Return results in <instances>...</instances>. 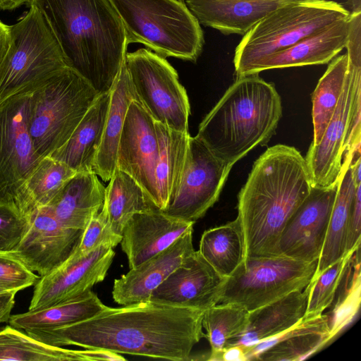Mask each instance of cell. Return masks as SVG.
Segmentation results:
<instances>
[{"label": "cell", "mask_w": 361, "mask_h": 361, "mask_svg": "<svg viewBox=\"0 0 361 361\" xmlns=\"http://www.w3.org/2000/svg\"><path fill=\"white\" fill-rule=\"evenodd\" d=\"M226 280L194 250L152 293L149 300L205 311L219 303Z\"/></svg>", "instance_id": "cell-17"}, {"label": "cell", "mask_w": 361, "mask_h": 361, "mask_svg": "<svg viewBox=\"0 0 361 361\" xmlns=\"http://www.w3.org/2000/svg\"><path fill=\"white\" fill-rule=\"evenodd\" d=\"M28 227L12 252L41 277L63 265L75 252L82 230L63 226L48 206L28 217Z\"/></svg>", "instance_id": "cell-15"}, {"label": "cell", "mask_w": 361, "mask_h": 361, "mask_svg": "<svg viewBox=\"0 0 361 361\" xmlns=\"http://www.w3.org/2000/svg\"><path fill=\"white\" fill-rule=\"evenodd\" d=\"M109 180L102 209L116 234L122 235L134 214L159 210L138 183L118 168L116 167Z\"/></svg>", "instance_id": "cell-32"}, {"label": "cell", "mask_w": 361, "mask_h": 361, "mask_svg": "<svg viewBox=\"0 0 361 361\" xmlns=\"http://www.w3.org/2000/svg\"><path fill=\"white\" fill-rule=\"evenodd\" d=\"M351 159L350 151L343 154L337 192L322 251L312 279L345 255L348 224L357 187L353 177Z\"/></svg>", "instance_id": "cell-27"}, {"label": "cell", "mask_w": 361, "mask_h": 361, "mask_svg": "<svg viewBox=\"0 0 361 361\" xmlns=\"http://www.w3.org/2000/svg\"><path fill=\"white\" fill-rule=\"evenodd\" d=\"M32 92L0 102V202H13L19 188L39 163L29 133Z\"/></svg>", "instance_id": "cell-13"}, {"label": "cell", "mask_w": 361, "mask_h": 361, "mask_svg": "<svg viewBox=\"0 0 361 361\" xmlns=\"http://www.w3.org/2000/svg\"><path fill=\"white\" fill-rule=\"evenodd\" d=\"M110 92L111 99L102 139L92 167V172L104 181L110 180L116 169L117 150L128 108L133 99L137 100L125 59Z\"/></svg>", "instance_id": "cell-28"}, {"label": "cell", "mask_w": 361, "mask_h": 361, "mask_svg": "<svg viewBox=\"0 0 361 361\" xmlns=\"http://www.w3.org/2000/svg\"><path fill=\"white\" fill-rule=\"evenodd\" d=\"M123 25L127 44L141 43L163 57L195 62L203 31L185 2L176 0H110Z\"/></svg>", "instance_id": "cell-5"}, {"label": "cell", "mask_w": 361, "mask_h": 361, "mask_svg": "<svg viewBox=\"0 0 361 361\" xmlns=\"http://www.w3.org/2000/svg\"><path fill=\"white\" fill-rule=\"evenodd\" d=\"M310 288L293 291L278 300L249 312L243 332L229 345L250 346L279 336L298 324L303 318Z\"/></svg>", "instance_id": "cell-24"}, {"label": "cell", "mask_w": 361, "mask_h": 361, "mask_svg": "<svg viewBox=\"0 0 361 361\" xmlns=\"http://www.w3.org/2000/svg\"><path fill=\"white\" fill-rule=\"evenodd\" d=\"M82 353L86 361L95 360H109V361H126V359L120 355L119 353H114L102 348H85L82 350Z\"/></svg>", "instance_id": "cell-43"}, {"label": "cell", "mask_w": 361, "mask_h": 361, "mask_svg": "<svg viewBox=\"0 0 361 361\" xmlns=\"http://www.w3.org/2000/svg\"><path fill=\"white\" fill-rule=\"evenodd\" d=\"M203 313L147 300L121 307L106 306L88 319L61 327L25 331L52 346L102 348L119 354L187 361L193 347L204 337Z\"/></svg>", "instance_id": "cell-1"}, {"label": "cell", "mask_w": 361, "mask_h": 361, "mask_svg": "<svg viewBox=\"0 0 361 361\" xmlns=\"http://www.w3.org/2000/svg\"><path fill=\"white\" fill-rule=\"evenodd\" d=\"M110 91L98 95L68 141L49 157L77 173L92 171L109 107Z\"/></svg>", "instance_id": "cell-26"}, {"label": "cell", "mask_w": 361, "mask_h": 361, "mask_svg": "<svg viewBox=\"0 0 361 361\" xmlns=\"http://www.w3.org/2000/svg\"><path fill=\"white\" fill-rule=\"evenodd\" d=\"M76 173L64 163L44 157L19 188L13 202L27 218L36 209L47 206Z\"/></svg>", "instance_id": "cell-30"}, {"label": "cell", "mask_w": 361, "mask_h": 361, "mask_svg": "<svg viewBox=\"0 0 361 361\" xmlns=\"http://www.w3.org/2000/svg\"><path fill=\"white\" fill-rule=\"evenodd\" d=\"M114 256L112 247L102 245L80 259L66 262L41 276L35 285L28 310L65 302L90 290L105 279Z\"/></svg>", "instance_id": "cell-18"}, {"label": "cell", "mask_w": 361, "mask_h": 361, "mask_svg": "<svg viewBox=\"0 0 361 361\" xmlns=\"http://www.w3.org/2000/svg\"><path fill=\"white\" fill-rule=\"evenodd\" d=\"M282 103L274 84L259 73L238 76L199 126L196 135L219 159L233 166L276 134Z\"/></svg>", "instance_id": "cell-4"}, {"label": "cell", "mask_w": 361, "mask_h": 361, "mask_svg": "<svg viewBox=\"0 0 361 361\" xmlns=\"http://www.w3.org/2000/svg\"><path fill=\"white\" fill-rule=\"evenodd\" d=\"M345 4L350 13L361 12V0H347Z\"/></svg>", "instance_id": "cell-48"}, {"label": "cell", "mask_w": 361, "mask_h": 361, "mask_svg": "<svg viewBox=\"0 0 361 361\" xmlns=\"http://www.w3.org/2000/svg\"><path fill=\"white\" fill-rule=\"evenodd\" d=\"M54 32L68 66L98 94L109 92L127 53L126 31L110 0H30Z\"/></svg>", "instance_id": "cell-3"}, {"label": "cell", "mask_w": 361, "mask_h": 361, "mask_svg": "<svg viewBox=\"0 0 361 361\" xmlns=\"http://www.w3.org/2000/svg\"><path fill=\"white\" fill-rule=\"evenodd\" d=\"M219 360L224 361H245L247 360L245 347L243 345H232L226 348L221 354Z\"/></svg>", "instance_id": "cell-46"}, {"label": "cell", "mask_w": 361, "mask_h": 361, "mask_svg": "<svg viewBox=\"0 0 361 361\" xmlns=\"http://www.w3.org/2000/svg\"><path fill=\"white\" fill-rule=\"evenodd\" d=\"M11 47L0 71V102L19 93L32 92L42 82L68 66L50 26L38 9L10 25Z\"/></svg>", "instance_id": "cell-8"}, {"label": "cell", "mask_w": 361, "mask_h": 361, "mask_svg": "<svg viewBox=\"0 0 361 361\" xmlns=\"http://www.w3.org/2000/svg\"><path fill=\"white\" fill-rule=\"evenodd\" d=\"M345 48L348 72L343 89L319 143L311 144L305 158L312 186L328 187L338 179L354 97L357 89L361 87L360 34L350 33Z\"/></svg>", "instance_id": "cell-11"}, {"label": "cell", "mask_w": 361, "mask_h": 361, "mask_svg": "<svg viewBox=\"0 0 361 361\" xmlns=\"http://www.w3.org/2000/svg\"><path fill=\"white\" fill-rule=\"evenodd\" d=\"M158 157L155 121L138 101L133 99L126 115L116 167L130 176L157 207L155 169Z\"/></svg>", "instance_id": "cell-16"}, {"label": "cell", "mask_w": 361, "mask_h": 361, "mask_svg": "<svg viewBox=\"0 0 361 361\" xmlns=\"http://www.w3.org/2000/svg\"><path fill=\"white\" fill-rule=\"evenodd\" d=\"M290 0H185L200 24L224 35H245L259 20Z\"/></svg>", "instance_id": "cell-23"}, {"label": "cell", "mask_w": 361, "mask_h": 361, "mask_svg": "<svg viewBox=\"0 0 361 361\" xmlns=\"http://www.w3.org/2000/svg\"><path fill=\"white\" fill-rule=\"evenodd\" d=\"M106 307L90 290L65 302L13 314L8 322L11 326L23 331L59 328L88 319Z\"/></svg>", "instance_id": "cell-31"}, {"label": "cell", "mask_w": 361, "mask_h": 361, "mask_svg": "<svg viewBox=\"0 0 361 361\" xmlns=\"http://www.w3.org/2000/svg\"><path fill=\"white\" fill-rule=\"evenodd\" d=\"M39 278L12 252L0 251V286L18 292L35 286Z\"/></svg>", "instance_id": "cell-41"}, {"label": "cell", "mask_w": 361, "mask_h": 361, "mask_svg": "<svg viewBox=\"0 0 361 361\" xmlns=\"http://www.w3.org/2000/svg\"><path fill=\"white\" fill-rule=\"evenodd\" d=\"M338 188L312 186L309 195L286 224L274 255L312 262L318 261L324 243Z\"/></svg>", "instance_id": "cell-14"}, {"label": "cell", "mask_w": 361, "mask_h": 361, "mask_svg": "<svg viewBox=\"0 0 361 361\" xmlns=\"http://www.w3.org/2000/svg\"><path fill=\"white\" fill-rule=\"evenodd\" d=\"M354 251L333 263L310 281L307 308L302 320L322 315L331 305Z\"/></svg>", "instance_id": "cell-37"}, {"label": "cell", "mask_w": 361, "mask_h": 361, "mask_svg": "<svg viewBox=\"0 0 361 361\" xmlns=\"http://www.w3.org/2000/svg\"><path fill=\"white\" fill-rule=\"evenodd\" d=\"M125 64L137 101L153 119L175 130L188 132V97L165 58L141 48L127 52Z\"/></svg>", "instance_id": "cell-10"}, {"label": "cell", "mask_w": 361, "mask_h": 361, "mask_svg": "<svg viewBox=\"0 0 361 361\" xmlns=\"http://www.w3.org/2000/svg\"><path fill=\"white\" fill-rule=\"evenodd\" d=\"M105 188L92 171L76 173L47 205L65 227L83 231L102 207Z\"/></svg>", "instance_id": "cell-25"}, {"label": "cell", "mask_w": 361, "mask_h": 361, "mask_svg": "<svg viewBox=\"0 0 361 361\" xmlns=\"http://www.w3.org/2000/svg\"><path fill=\"white\" fill-rule=\"evenodd\" d=\"M232 167L216 157L198 137L190 136L179 185L161 212L195 223L218 200Z\"/></svg>", "instance_id": "cell-12"}, {"label": "cell", "mask_w": 361, "mask_h": 361, "mask_svg": "<svg viewBox=\"0 0 361 361\" xmlns=\"http://www.w3.org/2000/svg\"><path fill=\"white\" fill-rule=\"evenodd\" d=\"M249 311L233 303H219L204 311L202 325L211 346L209 360H219L221 353L245 330Z\"/></svg>", "instance_id": "cell-36"}, {"label": "cell", "mask_w": 361, "mask_h": 361, "mask_svg": "<svg viewBox=\"0 0 361 361\" xmlns=\"http://www.w3.org/2000/svg\"><path fill=\"white\" fill-rule=\"evenodd\" d=\"M18 292L0 293V324L8 322Z\"/></svg>", "instance_id": "cell-45"}, {"label": "cell", "mask_w": 361, "mask_h": 361, "mask_svg": "<svg viewBox=\"0 0 361 361\" xmlns=\"http://www.w3.org/2000/svg\"><path fill=\"white\" fill-rule=\"evenodd\" d=\"M192 231L193 227L169 247L115 279L114 302L128 305L149 300L152 293L195 250Z\"/></svg>", "instance_id": "cell-19"}, {"label": "cell", "mask_w": 361, "mask_h": 361, "mask_svg": "<svg viewBox=\"0 0 361 361\" xmlns=\"http://www.w3.org/2000/svg\"><path fill=\"white\" fill-rule=\"evenodd\" d=\"M11 290H8L6 288H4L2 286H0V293H5V292H10Z\"/></svg>", "instance_id": "cell-49"}, {"label": "cell", "mask_w": 361, "mask_h": 361, "mask_svg": "<svg viewBox=\"0 0 361 361\" xmlns=\"http://www.w3.org/2000/svg\"><path fill=\"white\" fill-rule=\"evenodd\" d=\"M350 13L329 0H290L269 13L243 37L235 49L236 77L246 75L261 59L286 49Z\"/></svg>", "instance_id": "cell-6"}, {"label": "cell", "mask_w": 361, "mask_h": 361, "mask_svg": "<svg viewBox=\"0 0 361 361\" xmlns=\"http://www.w3.org/2000/svg\"><path fill=\"white\" fill-rule=\"evenodd\" d=\"M98 95L69 66L55 73L32 92L28 128L41 158L49 156L68 141Z\"/></svg>", "instance_id": "cell-7"}, {"label": "cell", "mask_w": 361, "mask_h": 361, "mask_svg": "<svg viewBox=\"0 0 361 361\" xmlns=\"http://www.w3.org/2000/svg\"><path fill=\"white\" fill-rule=\"evenodd\" d=\"M349 18L302 39L286 49L267 56L252 66L246 75L269 69L328 63L345 47Z\"/></svg>", "instance_id": "cell-21"}, {"label": "cell", "mask_w": 361, "mask_h": 361, "mask_svg": "<svg viewBox=\"0 0 361 361\" xmlns=\"http://www.w3.org/2000/svg\"><path fill=\"white\" fill-rule=\"evenodd\" d=\"M312 188L305 159L294 147L274 145L255 161L238 197L245 259L274 256L282 231Z\"/></svg>", "instance_id": "cell-2"}, {"label": "cell", "mask_w": 361, "mask_h": 361, "mask_svg": "<svg viewBox=\"0 0 361 361\" xmlns=\"http://www.w3.org/2000/svg\"><path fill=\"white\" fill-rule=\"evenodd\" d=\"M0 360H85L82 350L66 349L42 343L11 325L0 329Z\"/></svg>", "instance_id": "cell-35"}, {"label": "cell", "mask_w": 361, "mask_h": 361, "mask_svg": "<svg viewBox=\"0 0 361 361\" xmlns=\"http://www.w3.org/2000/svg\"><path fill=\"white\" fill-rule=\"evenodd\" d=\"M195 223L160 210L134 214L125 225L121 246L132 269L169 247Z\"/></svg>", "instance_id": "cell-20"}, {"label": "cell", "mask_w": 361, "mask_h": 361, "mask_svg": "<svg viewBox=\"0 0 361 361\" xmlns=\"http://www.w3.org/2000/svg\"><path fill=\"white\" fill-rule=\"evenodd\" d=\"M11 42L10 25L0 20V71L8 56Z\"/></svg>", "instance_id": "cell-44"}, {"label": "cell", "mask_w": 361, "mask_h": 361, "mask_svg": "<svg viewBox=\"0 0 361 361\" xmlns=\"http://www.w3.org/2000/svg\"><path fill=\"white\" fill-rule=\"evenodd\" d=\"M361 233V184L357 185L350 216L346 238L345 255L360 245Z\"/></svg>", "instance_id": "cell-42"}, {"label": "cell", "mask_w": 361, "mask_h": 361, "mask_svg": "<svg viewBox=\"0 0 361 361\" xmlns=\"http://www.w3.org/2000/svg\"><path fill=\"white\" fill-rule=\"evenodd\" d=\"M28 227V219L13 202H0V251L12 252L18 245Z\"/></svg>", "instance_id": "cell-39"}, {"label": "cell", "mask_w": 361, "mask_h": 361, "mask_svg": "<svg viewBox=\"0 0 361 361\" xmlns=\"http://www.w3.org/2000/svg\"><path fill=\"white\" fill-rule=\"evenodd\" d=\"M30 0H0V9L4 11L14 10L23 4H27Z\"/></svg>", "instance_id": "cell-47"}, {"label": "cell", "mask_w": 361, "mask_h": 361, "mask_svg": "<svg viewBox=\"0 0 361 361\" xmlns=\"http://www.w3.org/2000/svg\"><path fill=\"white\" fill-rule=\"evenodd\" d=\"M121 235L114 232L101 209L88 222L75 252L66 262L78 261L102 245L114 248L121 243Z\"/></svg>", "instance_id": "cell-38"}, {"label": "cell", "mask_w": 361, "mask_h": 361, "mask_svg": "<svg viewBox=\"0 0 361 361\" xmlns=\"http://www.w3.org/2000/svg\"><path fill=\"white\" fill-rule=\"evenodd\" d=\"M331 340L329 316L301 320L287 331L250 346H244L247 360H302Z\"/></svg>", "instance_id": "cell-22"}, {"label": "cell", "mask_w": 361, "mask_h": 361, "mask_svg": "<svg viewBox=\"0 0 361 361\" xmlns=\"http://www.w3.org/2000/svg\"><path fill=\"white\" fill-rule=\"evenodd\" d=\"M176 1H180V2H184L185 0H176Z\"/></svg>", "instance_id": "cell-50"}, {"label": "cell", "mask_w": 361, "mask_h": 361, "mask_svg": "<svg viewBox=\"0 0 361 361\" xmlns=\"http://www.w3.org/2000/svg\"><path fill=\"white\" fill-rule=\"evenodd\" d=\"M317 262L279 255L245 259L227 278L219 303L239 305L250 312L302 290L312 281Z\"/></svg>", "instance_id": "cell-9"}, {"label": "cell", "mask_w": 361, "mask_h": 361, "mask_svg": "<svg viewBox=\"0 0 361 361\" xmlns=\"http://www.w3.org/2000/svg\"><path fill=\"white\" fill-rule=\"evenodd\" d=\"M348 72L347 54L335 56L319 79L312 95L314 135L312 145H318L333 116Z\"/></svg>", "instance_id": "cell-34"}, {"label": "cell", "mask_w": 361, "mask_h": 361, "mask_svg": "<svg viewBox=\"0 0 361 361\" xmlns=\"http://www.w3.org/2000/svg\"><path fill=\"white\" fill-rule=\"evenodd\" d=\"M360 259L355 264V271L350 288L336 305L329 316L330 338L332 339L355 317L360 304Z\"/></svg>", "instance_id": "cell-40"}, {"label": "cell", "mask_w": 361, "mask_h": 361, "mask_svg": "<svg viewBox=\"0 0 361 361\" xmlns=\"http://www.w3.org/2000/svg\"><path fill=\"white\" fill-rule=\"evenodd\" d=\"M159 143V157L155 169L158 208L163 211L175 195L184 169L188 132L175 130L155 121Z\"/></svg>", "instance_id": "cell-29"}, {"label": "cell", "mask_w": 361, "mask_h": 361, "mask_svg": "<svg viewBox=\"0 0 361 361\" xmlns=\"http://www.w3.org/2000/svg\"><path fill=\"white\" fill-rule=\"evenodd\" d=\"M198 251L221 276H231L245 259L244 235L238 217L205 231Z\"/></svg>", "instance_id": "cell-33"}]
</instances>
